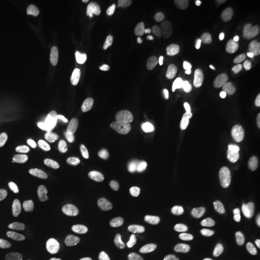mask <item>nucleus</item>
Masks as SVG:
<instances>
[{
	"label": "nucleus",
	"mask_w": 260,
	"mask_h": 260,
	"mask_svg": "<svg viewBox=\"0 0 260 260\" xmlns=\"http://www.w3.org/2000/svg\"><path fill=\"white\" fill-rule=\"evenodd\" d=\"M115 231L110 222H103L94 230L89 244L92 260H105L110 255L116 239Z\"/></svg>",
	"instance_id": "obj_1"
},
{
	"label": "nucleus",
	"mask_w": 260,
	"mask_h": 260,
	"mask_svg": "<svg viewBox=\"0 0 260 260\" xmlns=\"http://www.w3.org/2000/svg\"><path fill=\"white\" fill-rule=\"evenodd\" d=\"M202 26V19L199 11L194 6L182 4L177 8L174 16V30L181 35L186 33V28L197 31Z\"/></svg>",
	"instance_id": "obj_2"
},
{
	"label": "nucleus",
	"mask_w": 260,
	"mask_h": 260,
	"mask_svg": "<svg viewBox=\"0 0 260 260\" xmlns=\"http://www.w3.org/2000/svg\"><path fill=\"white\" fill-rule=\"evenodd\" d=\"M233 242L260 246V223L246 220L233 225L231 232Z\"/></svg>",
	"instance_id": "obj_3"
},
{
	"label": "nucleus",
	"mask_w": 260,
	"mask_h": 260,
	"mask_svg": "<svg viewBox=\"0 0 260 260\" xmlns=\"http://www.w3.org/2000/svg\"><path fill=\"white\" fill-rule=\"evenodd\" d=\"M221 253L229 260H260V247L237 242L228 243L221 249Z\"/></svg>",
	"instance_id": "obj_4"
},
{
	"label": "nucleus",
	"mask_w": 260,
	"mask_h": 260,
	"mask_svg": "<svg viewBox=\"0 0 260 260\" xmlns=\"http://www.w3.org/2000/svg\"><path fill=\"white\" fill-rule=\"evenodd\" d=\"M117 120V101L111 93L103 95L101 110V122L106 131H112L115 127Z\"/></svg>",
	"instance_id": "obj_5"
},
{
	"label": "nucleus",
	"mask_w": 260,
	"mask_h": 260,
	"mask_svg": "<svg viewBox=\"0 0 260 260\" xmlns=\"http://www.w3.org/2000/svg\"><path fill=\"white\" fill-rule=\"evenodd\" d=\"M187 209V200L183 196H176L170 200L164 212L163 220L168 224L178 222L186 212Z\"/></svg>",
	"instance_id": "obj_6"
},
{
	"label": "nucleus",
	"mask_w": 260,
	"mask_h": 260,
	"mask_svg": "<svg viewBox=\"0 0 260 260\" xmlns=\"http://www.w3.org/2000/svg\"><path fill=\"white\" fill-rule=\"evenodd\" d=\"M161 153V141L157 137H150L142 153V164L147 171L154 170L157 165Z\"/></svg>",
	"instance_id": "obj_7"
},
{
	"label": "nucleus",
	"mask_w": 260,
	"mask_h": 260,
	"mask_svg": "<svg viewBox=\"0 0 260 260\" xmlns=\"http://www.w3.org/2000/svg\"><path fill=\"white\" fill-rule=\"evenodd\" d=\"M150 114L155 126L160 128L168 127L174 119V112L170 107H162L158 103L150 105Z\"/></svg>",
	"instance_id": "obj_8"
},
{
	"label": "nucleus",
	"mask_w": 260,
	"mask_h": 260,
	"mask_svg": "<svg viewBox=\"0 0 260 260\" xmlns=\"http://www.w3.org/2000/svg\"><path fill=\"white\" fill-rule=\"evenodd\" d=\"M78 19L69 10H61L56 14L53 25L55 29H64L69 33H74L78 28Z\"/></svg>",
	"instance_id": "obj_9"
},
{
	"label": "nucleus",
	"mask_w": 260,
	"mask_h": 260,
	"mask_svg": "<svg viewBox=\"0 0 260 260\" xmlns=\"http://www.w3.org/2000/svg\"><path fill=\"white\" fill-rule=\"evenodd\" d=\"M156 240L152 236H146L136 249L134 260H153L156 253Z\"/></svg>",
	"instance_id": "obj_10"
},
{
	"label": "nucleus",
	"mask_w": 260,
	"mask_h": 260,
	"mask_svg": "<svg viewBox=\"0 0 260 260\" xmlns=\"http://www.w3.org/2000/svg\"><path fill=\"white\" fill-rule=\"evenodd\" d=\"M226 83V75L223 71H217L214 74L211 82L208 86L206 98L208 100H212L217 94L222 93Z\"/></svg>",
	"instance_id": "obj_11"
},
{
	"label": "nucleus",
	"mask_w": 260,
	"mask_h": 260,
	"mask_svg": "<svg viewBox=\"0 0 260 260\" xmlns=\"http://www.w3.org/2000/svg\"><path fill=\"white\" fill-rule=\"evenodd\" d=\"M260 11V0H238L236 2V14L252 16Z\"/></svg>",
	"instance_id": "obj_12"
},
{
	"label": "nucleus",
	"mask_w": 260,
	"mask_h": 260,
	"mask_svg": "<svg viewBox=\"0 0 260 260\" xmlns=\"http://www.w3.org/2000/svg\"><path fill=\"white\" fill-rule=\"evenodd\" d=\"M231 17H232V10L230 8L223 10V12L218 14V16L214 19V29L217 31H220V32L225 30L230 23Z\"/></svg>",
	"instance_id": "obj_13"
},
{
	"label": "nucleus",
	"mask_w": 260,
	"mask_h": 260,
	"mask_svg": "<svg viewBox=\"0 0 260 260\" xmlns=\"http://www.w3.org/2000/svg\"><path fill=\"white\" fill-rule=\"evenodd\" d=\"M75 252L85 260H92V251L89 244H79L75 246Z\"/></svg>",
	"instance_id": "obj_14"
},
{
	"label": "nucleus",
	"mask_w": 260,
	"mask_h": 260,
	"mask_svg": "<svg viewBox=\"0 0 260 260\" xmlns=\"http://www.w3.org/2000/svg\"><path fill=\"white\" fill-rule=\"evenodd\" d=\"M199 137L205 142H216L220 138V134L217 130L209 128V129L205 130L204 132L200 133Z\"/></svg>",
	"instance_id": "obj_15"
},
{
	"label": "nucleus",
	"mask_w": 260,
	"mask_h": 260,
	"mask_svg": "<svg viewBox=\"0 0 260 260\" xmlns=\"http://www.w3.org/2000/svg\"><path fill=\"white\" fill-rule=\"evenodd\" d=\"M115 237L116 238H120L121 240L126 242L128 245H135L136 244V240L130 235L129 233L121 231V230H118L115 231Z\"/></svg>",
	"instance_id": "obj_16"
},
{
	"label": "nucleus",
	"mask_w": 260,
	"mask_h": 260,
	"mask_svg": "<svg viewBox=\"0 0 260 260\" xmlns=\"http://www.w3.org/2000/svg\"><path fill=\"white\" fill-rule=\"evenodd\" d=\"M165 3H166L167 5H170V6H173V5L177 4V0H166V1H165Z\"/></svg>",
	"instance_id": "obj_17"
}]
</instances>
